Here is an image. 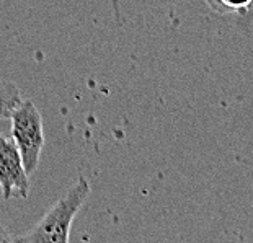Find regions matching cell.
<instances>
[{"mask_svg": "<svg viewBox=\"0 0 253 243\" xmlns=\"http://www.w3.org/2000/svg\"><path fill=\"white\" fill-rule=\"evenodd\" d=\"M21 103L20 90L13 82L0 80V120H10L13 110Z\"/></svg>", "mask_w": 253, "mask_h": 243, "instance_id": "obj_4", "label": "cell"}, {"mask_svg": "<svg viewBox=\"0 0 253 243\" xmlns=\"http://www.w3.org/2000/svg\"><path fill=\"white\" fill-rule=\"evenodd\" d=\"M204 2L208 3V7L212 12L220 15H229V13L245 15L249 12L252 0H204Z\"/></svg>", "mask_w": 253, "mask_h": 243, "instance_id": "obj_5", "label": "cell"}, {"mask_svg": "<svg viewBox=\"0 0 253 243\" xmlns=\"http://www.w3.org/2000/svg\"><path fill=\"white\" fill-rule=\"evenodd\" d=\"M90 194V185L80 176L67 193L44 214L28 234L13 237V242L21 243H66L71 235V227L79 209L84 206Z\"/></svg>", "mask_w": 253, "mask_h": 243, "instance_id": "obj_1", "label": "cell"}, {"mask_svg": "<svg viewBox=\"0 0 253 243\" xmlns=\"http://www.w3.org/2000/svg\"><path fill=\"white\" fill-rule=\"evenodd\" d=\"M12 139L23 162L25 171L30 176L35 173L44 147V127L41 113L31 100H21L12 116Z\"/></svg>", "mask_w": 253, "mask_h": 243, "instance_id": "obj_2", "label": "cell"}, {"mask_svg": "<svg viewBox=\"0 0 253 243\" xmlns=\"http://www.w3.org/2000/svg\"><path fill=\"white\" fill-rule=\"evenodd\" d=\"M0 242H13V237L8 235L2 225H0Z\"/></svg>", "mask_w": 253, "mask_h": 243, "instance_id": "obj_6", "label": "cell"}, {"mask_svg": "<svg viewBox=\"0 0 253 243\" xmlns=\"http://www.w3.org/2000/svg\"><path fill=\"white\" fill-rule=\"evenodd\" d=\"M0 191L3 199L21 198L30 194V175L13 142L0 134Z\"/></svg>", "mask_w": 253, "mask_h": 243, "instance_id": "obj_3", "label": "cell"}]
</instances>
